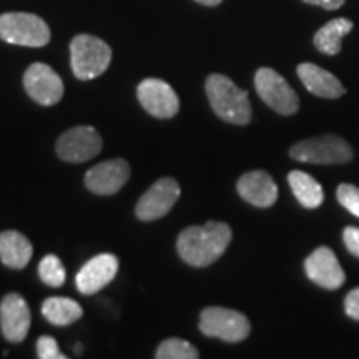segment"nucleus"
<instances>
[{
	"label": "nucleus",
	"instance_id": "nucleus-8",
	"mask_svg": "<svg viewBox=\"0 0 359 359\" xmlns=\"http://www.w3.org/2000/svg\"><path fill=\"white\" fill-rule=\"evenodd\" d=\"M102 148V135L90 125H79L58 137L55 151L60 160L69 161V163H83V161L95 158Z\"/></svg>",
	"mask_w": 359,
	"mask_h": 359
},
{
	"label": "nucleus",
	"instance_id": "nucleus-12",
	"mask_svg": "<svg viewBox=\"0 0 359 359\" xmlns=\"http://www.w3.org/2000/svg\"><path fill=\"white\" fill-rule=\"evenodd\" d=\"M130 165L123 158H111L95 165L85 173V187L95 195L110 196L118 193L128 182Z\"/></svg>",
	"mask_w": 359,
	"mask_h": 359
},
{
	"label": "nucleus",
	"instance_id": "nucleus-23",
	"mask_svg": "<svg viewBox=\"0 0 359 359\" xmlns=\"http://www.w3.org/2000/svg\"><path fill=\"white\" fill-rule=\"evenodd\" d=\"M39 276L43 285L50 286V288H60L67 280L65 266L55 255H47L39 264Z\"/></svg>",
	"mask_w": 359,
	"mask_h": 359
},
{
	"label": "nucleus",
	"instance_id": "nucleus-25",
	"mask_svg": "<svg viewBox=\"0 0 359 359\" xmlns=\"http://www.w3.org/2000/svg\"><path fill=\"white\" fill-rule=\"evenodd\" d=\"M37 356L40 359H65V354H62L57 341L52 336H40L37 341Z\"/></svg>",
	"mask_w": 359,
	"mask_h": 359
},
{
	"label": "nucleus",
	"instance_id": "nucleus-6",
	"mask_svg": "<svg viewBox=\"0 0 359 359\" xmlns=\"http://www.w3.org/2000/svg\"><path fill=\"white\" fill-rule=\"evenodd\" d=\"M198 327L208 338H218L224 343H241L251 333V325L243 313L222 306L205 308Z\"/></svg>",
	"mask_w": 359,
	"mask_h": 359
},
{
	"label": "nucleus",
	"instance_id": "nucleus-28",
	"mask_svg": "<svg viewBox=\"0 0 359 359\" xmlns=\"http://www.w3.org/2000/svg\"><path fill=\"white\" fill-rule=\"evenodd\" d=\"M304 4H309V6H316L325 8V11H338L339 7L344 6L346 0H303Z\"/></svg>",
	"mask_w": 359,
	"mask_h": 359
},
{
	"label": "nucleus",
	"instance_id": "nucleus-3",
	"mask_svg": "<svg viewBox=\"0 0 359 359\" xmlns=\"http://www.w3.org/2000/svg\"><path fill=\"white\" fill-rule=\"evenodd\" d=\"M111 62V48L105 40L80 34L70 42L72 72L79 80H93L105 74Z\"/></svg>",
	"mask_w": 359,
	"mask_h": 359
},
{
	"label": "nucleus",
	"instance_id": "nucleus-11",
	"mask_svg": "<svg viewBox=\"0 0 359 359\" xmlns=\"http://www.w3.org/2000/svg\"><path fill=\"white\" fill-rule=\"evenodd\" d=\"M138 102L155 118H173L180 110L177 92L161 79H145L137 87Z\"/></svg>",
	"mask_w": 359,
	"mask_h": 359
},
{
	"label": "nucleus",
	"instance_id": "nucleus-16",
	"mask_svg": "<svg viewBox=\"0 0 359 359\" xmlns=\"http://www.w3.org/2000/svg\"><path fill=\"white\" fill-rule=\"evenodd\" d=\"M236 190L246 203L269 208L278 200V187L273 177L263 170H253L240 177L236 183Z\"/></svg>",
	"mask_w": 359,
	"mask_h": 359
},
{
	"label": "nucleus",
	"instance_id": "nucleus-9",
	"mask_svg": "<svg viewBox=\"0 0 359 359\" xmlns=\"http://www.w3.org/2000/svg\"><path fill=\"white\" fill-rule=\"evenodd\" d=\"M180 195H182V188L177 180L170 177L156 180L140 196L135 206V215L142 222H155V219L163 218L165 215L172 212Z\"/></svg>",
	"mask_w": 359,
	"mask_h": 359
},
{
	"label": "nucleus",
	"instance_id": "nucleus-14",
	"mask_svg": "<svg viewBox=\"0 0 359 359\" xmlns=\"http://www.w3.org/2000/svg\"><path fill=\"white\" fill-rule=\"evenodd\" d=\"M32 323V314L24 296L8 293L0 302V330L11 343H22L27 338Z\"/></svg>",
	"mask_w": 359,
	"mask_h": 359
},
{
	"label": "nucleus",
	"instance_id": "nucleus-22",
	"mask_svg": "<svg viewBox=\"0 0 359 359\" xmlns=\"http://www.w3.org/2000/svg\"><path fill=\"white\" fill-rule=\"evenodd\" d=\"M156 359H198L200 353L185 339L168 338L161 341L155 353Z\"/></svg>",
	"mask_w": 359,
	"mask_h": 359
},
{
	"label": "nucleus",
	"instance_id": "nucleus-21",
	"mask_svg": "<svg viewBox=\"0 0 359 359\" xmlns=\"http://www.w3.org/2000/svg\"><path fill=\"white\" fill-rule=\"evenodd\" d=\"M42 314L53 326H69L82 318L83 309L75 299L52 296L43 302Z\"/></svg>",
	"mask_w": 359,
	"mask_h": 359
},
{
	"label": "nucleus",
	"instance_id": "nucleus-4",
	"mask_svg": "<svg viewBox=\"0 0 359 359\" xmlns=\"http://www.w3.org/2000/svg\"><path fill=\"white\" fill-rule=\"evenodd\" d=\"M50 27L42 17L29 12H7L0 15V40L20 47H45L50 42Z\"/></svg>",
	"mask_w": 359,
	"mask_h": 359
},
{
	"label": "nucleus",
	"instance_id": "nucleus-2",
	"mask_svg": "<svg viewBox=\"0 0 359 359\" xmlns=\"http://www.w3.org/2000/svg\"><path fill=\"white\" fill-rule=\"evenodd\" d=\"M206 97L215 114L226 123L248 125L251 120V103L248 92L240 88L223 74L208 75L205 83Z\"/></svg>",
	"mask_w": 359,
	"mask_h": 359
},
{
	"label": "nucleus",
	"instance_id": "nucleus-5",
	"mask_svg": "<svg viewBox=\"0 0 359 359\" xmlns=\"http://www.w3.org/2000/svg\"><path fill=\"white\" fill-rule=\"evenodd\" d=\"M290 156L302 163L341 165L353 158V148L338 135H321L294 143L290 148Z\"/></svg>",
	"mask_w": 359,
	"mask_h": 359
},
{
	"label": "nucleus",
	"instance_id": "nucleus-20",
	"mask_svg": "<svg viewBox=\"0 0 359 359\" xmlns=\"http://www.w3.org/2000/svg\"><path fill=\"white\" fill-rule=\"evenodd\" d=\"M288 183L296 200L304 208L313 210L321 206L323 200H325V193H323V187L318 183V180H314L311 175L302 172V170H293L288 175Z\"/></svg>",
	"mask_w": 359,
	"mask_h": 359
},
{
	"label": "nucleus",
	"instance_id": "nucleus-10",
	"mask_svg": "<svg viewBox=\"0 0 359 359\" xmlns=\"http://www.w3.org/2000/svg\"><path fill=\"white\" fill-rule=\"evenodd\" d=\"M24 88L27 95L39 105L52 107L64 97V82L50 65L35 62L25 70Z\"/></svg>",
	"mask_w": 359,
	"mask_h": 359
},
{
	"label": "nucleus",
	"instance_id": "nucleus-24",
	"mask_svg": "<svg viewBox=\"0 0 359 359\" xmlns=\"http://www.w3.org/2000/svg\"><path fill=\"white\" fill-rule=\"evenodd\" d=\"M338 201L341 206L348 210L349 213H353L354 217L359 218V188L351 185V183H341L336 191Z\"/></svg>",
	"mask_w": 359,
	"mask_h": 359
},
{
	"label": "nucleus",
	"instance_id": "nucleus-26",
	"mask_svg": "<svg viewBox=\"0 0 359 359\" xmlns=\"http://www.w3.org/2000/svg\"><path fill=\"white\" fill-rule=\"evenodd\" d=\"M343 241L349 253L359 258V228L346 226L343 231Z\"/></svg>",
	"mask_w": 359,
	"mask_h": 359
},
{
	"label": "nucleus",
	"instance_id": "nucleus-27",
	"mask_svg": "<svg viewBox=\"0 0 359 359\" xmlns=\"http://www.w3.org/2000/svg\"><path fill=\"white\" fill-rule=\"evenodd\" d=\"M344 313L354 321H359V288L349 291L344 298Z\"/></svg>",
	"mask_w": 359,
	"mask_h": 359
},
{
	"label": "nucleus",
	"instance_id": "nucleus-15",
	"mask_svg": "<svg viewBox=\"0 0 359 359\" xmlns=\"http://www.w3.org/2000/svg\"><path fill=\"white\" fill-rule=\"evenodd\" d=\"M118 258L111 253H102L88 259L75 276V286L82 294H97L115 280Z\"/></svg>",
	"mask_w": 359,
	"mask_h": 359
},
{
	"label": "nucleus",
	"instance_id": "nucleus-7",
	"mask_svg": "<svg viewBox=\"0 0 359 359\" xmlns=\"http://www.w3.org/2000/svg\"><path fill=\"white\" fill-rule=\"evenodd\" d=\"M255 88L258 97L280 115H294L299 110L298 93L276 70L262 67L255 74Z\"/></svg>",
	"mask_w": 359,
	"mask_h": 359
},
{
	"label": "nucleus",
	"instance_id": "nucleus-1",
	"mask_svg": "<svg viewBox=\"0 0 359 359\" xmlns=\"http://www.w3.org/2000/svg\"><path fill=\"white\" fill-rule=\"evenodd\" d=\"M231 238L230 224L223 222H208L203 226H188L178 235L177 251L187 264L205 268L223 257L231 243Z\"/></svg>",
	"mask_w": 359,
	"mask_h": 359
},
{
	"label": "nucleus",
	"instance_id": "nucleus-13",
	"mask_svg": "<svg viewBox=\"0 0 359 359\" xmlns=\"http://www.w3.org/2000/svg\"><path fill=\"white\" fill-rule=\"evenodd\" d=\"M304 273L309 281L325 290H338L346 283V273L327 246H320L304 259Z\"/></svg>",
	"mask_w": 359,
	"mask_h": 359
},
{
	"label": "nucleus",
	"instance_id": "nucleus-29",
	"mask_svg": "<svg viewBox=\"0 0 359 359\" xmlns=\"http://www.w3.org/2000/svg\"><path fill=\"white\" fill-rule=\"evenodd\" d=\"M195 2H198V4H201V6H205V7H217V6H219V4L223 2V0H195Z\"/></svg>",
	"mask_w": 359,
	"mask_h": 359
},
{
	"label": "nucleus",
	"instance_id": "nucleus-18",
	"mask_svg": "<svg viewBox=\"0 0 359 359\" xmlns=\"http://www.w3.org/2000/svg\"><path fill=\"white\" fill-rule=\"evenodd\" d=\"M34 246L20 231L7 230L0 233V259L11 269H24L32 259Z\"/></svg>",
	"mask_w": 359,
	"mask_h": 359
},
{
	"label": "nucleus",
	"instance_id": "nucleus-19",
	"mask_svg": "<svg viewBox=\"0 0 359 359\" xmlns=\"http://www.w3.org/2000/svg\"><path fill=\"white\" fill-rule=\"evenodd\" d=\"M353 27V20L344 19V17L330 20L314 34V47L325 55H338L343 47V39L351 32Z\"/></svg>",
	"mask_w": 359,
	"mask_h": 359
},
{
	"label": "nucleus",
	"instance_id": "nucleus-17",
	"mask_svg": "<svg viewBox=\"0 0 359 359\" xmlns=\"http://www.w3.org/2000/svg\"><path fill=\"white\" fill-rule=\"evenodd\" d=\"M296 74H298L299 80H302L308 92H311L316 97L339 98L346 93V88L331 72L321 69V67L311 64V62L299 64L296 67Z\"/></svg>",
	"mask_w": 359,
	"mask_h": 359
}]
</instances>
